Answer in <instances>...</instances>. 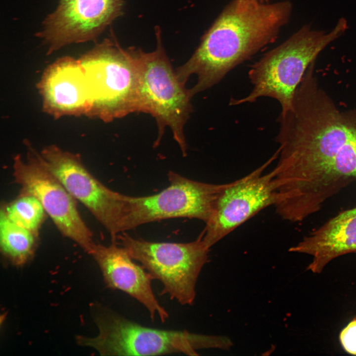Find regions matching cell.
Instances as JSON below:
<instances>
[{
  "label": "cell",
  "mask_w": 356,
  "mask_h": 356,
  "mask_svg": "<svg viewBox=\"0 0 356 356\" xmlns=\"http://www.w3.org/2000/svg\"><path fill=\"white\" fill-rule=\"evenodd\" d=\"M292 4L288 0L259 3L233 0L228 4L202 38L190 58L176 69L185 85L197 81L191 95L219 84L237 66L273 42L289 21Z\"/></svg>",
  "instance_id": "cell-1"
},
{
  "label": "cell",
  "mask_w": 356,
  "mask_h": 356,
  "mask_svg": "<svg viewBox=\"0 0 356 356\" xmlns=\"http://www.w3.org/2000/svg\"><path fill=\"white\" fill-rule=\"evenodd\" d=\"M348 28L341 18L334 28L326 32L305 25L287 40L266 52L250 68L248 77L252 89L246 96L231 98L229 105L253 103L267 97L278 101L281 113L290 110L296 90L306 72L319 53L342 36Z\"/></svg>",
  "instance_id": "cell-2"
},
{
  "label": "cell",
  "mask_w": 356,
  "mask_h": 356,
  "mask_svg": "<svg viewBox=\"0 0 356 356\" xmlns=\"http://www.w3.org/2000/svg\"><path fill=\"white\" fill-rule=\"evenodd\" d=\"M79 60L90 100L89 115L109 122L139 113L137 50L125 49L106 39Z\"/></svg>",
  "instance_id": "cell-3"
},
{
  "label": "cell",
  "mask_w": 356,
  "mask_h": 356,
  "mask_svg": "<svg viewBox=\"0 0 356 356\" xmlns=\"http://www.w3.org/2000/svg\"><path fill=\"white\" fill-rule=\"evenodd\" d=\"M156 48L150 52L137 50L139 63L138 112L155 120L158 145L165 129L169 128L183 156L187 154L184 128L193 111L189 89L178 79L166 55L157 29Z\"/></svg>",
  "instance_id": "cell-4"
},
{
  "label": "cell",
  "mask_w": 356,
  "mask_h": 356,
  "mask_svg": "<svg viewBox=\"0 0 356 356\" xmlns=\"http://www.w3.org/2000/svg\"><path fill=\"white\" fill-rule=\"evenodd\" d=\"M117 239L153 279L161 282V295H168L181 305L193 304L196 282L210 251L200 235L186 243L157 242L136 238L124 232Z\"/></svg>",
  "instance_id": "cell-5"
},
{
  "label": "cell",
  "mask_w": 356,
  "mask_h": 356,
  "mask_svg": "<svg viewBox=\"0 0 356 356\" xmlns=\"http://www.w3.org/2000/svg\"><path fill=\"white\" fill-rule=\"evenodd\" d=\"M97 325V336L79 340L103 356H197V350L212 348L215 343L214 336L149 327L114 313L99 318Z\"/></svg>",
  "instance_id": "cell-6"
},
{
  "label": "cell",
  "mask_w": 356,
  "mask_h": 356,
  "mask_svg": "<svg viewBox=\"0 0 356 356\" xmlns=\"http://www.w3.org/2000/svg\"><path fill=\"white\" fill-rule=\"evenodd\" d=\"M169 184L161 192L145 196H126L122 233L161 220L187 218L205 223L213 214L219 193L225 183H206L168 173Z\"/></svg>",
  "instance_id": "cell-7"
},
{
  "label": "cell",
  "mask_w": 356,
  "mask_h": 356,
  "mask_svg": "<svg viewBox=\"0 0 356 356\" xmlns=\"http://www.w3.org/2000/svg\"><path fill=\"white\" fill-rule=\"evenodd\" d=\"M12 169L21 193L36 197L60 233L91 254L96 243L78 211L77 201L45 167L37 152L30 150L26 159L15 156Z\"/></svg>",
  "instance_id": "cell-8"
},
{
  "label": "cell",
  "mask_w": 356,
  "mask_h": 356,
  "mask_svg": "<svg viewBox=\"0 0 356 356\" xmlns=\"http://www.w3.org/2000/svg\"><path fill=\"white\" fill-rule=\"evenodd\" d=\"M279 151L244 177L225 183L200 234L209 248L261 211L275 206L278 195L273 174L265 170L277 158Z\"/></svg>",
  "instance_id": "cell-9"
},
{
  "label": "cell",
  "mask_w": 356,
  "mask_h": 356,
  "mask_svg": "<svg viewBox=\"0 0 356 356\" xmlns=\"http://www.w3.org/2000/svg\"><path fill=\"white\" fill-rule=\"evenodd\" d=\"M37 155L76 200L91 213L116 242L122 233L126 195L114 191L89 172L77 155L49 146Z\"/></svg>",
  "instance_id": "cell-10"
},
{
  "label": "cell",
  "mask_w": 356,
  "mask_h": 356,
  "mask_svg": "<svg viewBox=\"0 0 356 356\" xmlns=\"http://www.w3.org/2000/svg\"><path fill=\"white\" fill-rule=\"evenodd\" d=\"M124 0H60L40 37L49 52L94 39L122 12Z\"/></svg>",
  "instance_id": "cell-11"
},
{
  "label": "cell",
  "mask_w": 356,
  "mask_h": 356,
  "mask_svg": "<svg viewBox=\"0 0 356 356\" xmlns=\"http://www.w3.org/2000/svg\"><path fill=\"white\" fill-rule=\"evenodd\" d=\"M90 254L97 263L108 288L120 290L139 302L152 320L156 316L162 322L167 319L168 312L153 292L151 276L123 247L113 242L109 245L96 243Z\"/></svg>",
  "instance_id": "cell-12"
},
{
  "label": "cell",
  "mask_w": 356,
  "mask_h": 356,
  "mask_svg": "<svg viewBox=\"0 0 356 356\" xmlns=\"http://www.w3.org/2000/svg\"><path fill=\"white\" fill-rule=\"evenodd\" d=\"M44 107L55 116L89 114L90 100L80 62L69 57L48 68L40 84Z\"/></svg>",
  "instance_id": "cell-13"
},
{
  "label": "cell",
  "mask_w": 356,
  "mask_h": 356,
  "mask_svg": "<svg viewBox=\"0 0 356 356\" xmlns=\"http://www.w3.org/2000/svg\"><path fill=\"white\" fill-rule=\"evenodd\" d=\"M289 251L312 256L307 269L315 273H320L334 259L356 252V207L329 220Z\"/></svg>",
  "instance_id": "cell-14"
},
{
  "label": "cell",
  "mask_w": 356,
  "mask_h": 356,
  "mask_svg": "<svg viewBox=\"0 0 356 356\" xmlns=\"http://www.w3.org/2000/svg\"><path fill=\"white\" fill-rule=\"evenodd\" d=\"M36 234L13 222L7 217L4 207L0 212L1 251L14 265L24 264L34 253Z\"/></svg>",
  "instance_id": "cell-15"
},
{
  "label": "cell",
  "mask_w": 356,
  "mask_h": 356,
  "mask_svg": "<svg viewBox=\"0 0 356 356\" xmlns=\"http://www.w3.org/2000/svg\"><path fill=\"white\" fill-rule=\"evenodd\" d=\"M4 208L11 221L35 234L46 213L39 200L33 195L21 193Z\"/></svg>",
  "instance_id": "cell-16"
},
{
  "label": "cell",
  "mask_w": 356,
  "mask_h": 356,
  "mask_svg": "<svg viewBox=\"0 0 356 356\" xmlns=\"http://www.w3.org/2000/svg\"><path fill=\"white\" fill-rule=\"evenodd\" d=\"M339 337L344 349L349 354L356 355V317L341 331Z\"/></svg>",
  "instance_id": "cell-17"
},
{
  "label": "cell",
  "mask_w": 356,
  "mask_h": 356,
  "mask_svg": "<svg viewBox=\"0 0 356 356\" xmlns=\"http://www.w3.org/2000/svg\"><path fill=\"white\" fill-rule=\"evenodd\" d=\"M243 2H255L259 3H265L268 2V0H238Z\"/></svg>",
  "instance_id": "cell-18"
}]
</instances>
